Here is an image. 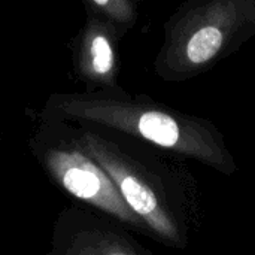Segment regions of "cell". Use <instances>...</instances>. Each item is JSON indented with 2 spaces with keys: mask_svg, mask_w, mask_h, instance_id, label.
Masks as SVG:
<instances>
[{
  "mask_svg": "<svg viewBox=\"0 0 255 255\" xmlns=\"http://www.w3.org/2000/svg\"><path fill=\"white\" fill-rule=\"evenodd\" d=\"M121 34L103 16H88L75 45V64L82 79L96 85L117 88V52Z\"/></svg>",
  "mask_w": 255,
  "mask_h": 255,
  "instance_id": "cell-5",
  "label": "cell"
},
{
  "mask_svg": "<svg viewBox=\"0 0 255 255\" xmlns=\"http://www.w3.org/2000/svg\"><path fill=\"white\" fill-rule=\"evenodd\" d=\"M51 115L97 124L146 142L179 160H191L221 175L233 176L238 163L224 134L203 117L190 115L146 97L121 91L60 94L48 102Z\"/></svg>",
  "mask_w": 255,
  "mask_h": 255,
  "instance_id": "cell-1",
  "label": "cell"
},
{
  "mask_svg": "<svg viewBox=\"0 0 255 255\" xmlns=\"http://www.w3.org/2000/svg\"><path fill=\"white\" fill-rule=\"evenodd\" d=\"M255 36V0H185L164 25L155 73L167 82L197 78Z\"/></svg>",
  "mask_w": 255,
  "mask_h": 255,
  "instance_id": "cell-3",
  "label": "cell"
},
{
  "mask_svg": "<svg viewBox=\"0 0 255 255\" xmlns=\"http://www.w3.org/2000/svg\"><path fill=\"white\" fill-rule=\"evenodd\" d=\"M72 140L114 181L124 202L143 223L146 235L170 248H187L194 206L178 175L157 160L149 161L90 131Z\"/></svg>",
  "mask_w": 255,
  "mask_h": 255,
  "instance_id": "cell-2",
  "label": "cell"
},
{
  "mask_svg": "<svg viewBox=\"0 0 255 255\" xmlns=\"http://www.w3.org/2000/svg\"><path fill=\"white\" fill-rule=\"evenodd\" d=\"M34 154L52 181L72 197L146 233L143 223L124 202L114 181L73 140L70 145L66 142L36 143Z\"/></svg>",
  "mask_w": 255,
  "mask_h": 255,
  "instance_id": "cell-4",
  "label": "cell"
},
{
  "mask_svg": "<svg viewBox=\"0 0 255 255\" xmlns=\"http://www.w3.org/2000/svg\"><path fill=\"white\" fill-rule=\"evenodd\" d=\"M52 253L61 254H105L136 255L148 253L137 242L124 233H118L109 227L94 224L73 226L70 232H64L60 244L55 242Z\"/></svg>",
  "mask_w": 255,
  "mask_h": 255,
  "instance_id": "cell-6",
  "label": "cell"
},
{
  "mask_svg": "<svg viewBox=\"0 0 255 255\" xmlns=\"http://www.w3.org/2000/svg\"><path fill=\"white\" fill-rule=\"evenodd\" d=\"M99 10V15L112 22L121 33L131 28L137 19L136 0H87Z\"/></svg>",
  "mask_w": 255,
  "mask_h": 255,
  "instance_id": "cell-7",
  "label": "cell"
}]
</instances>
